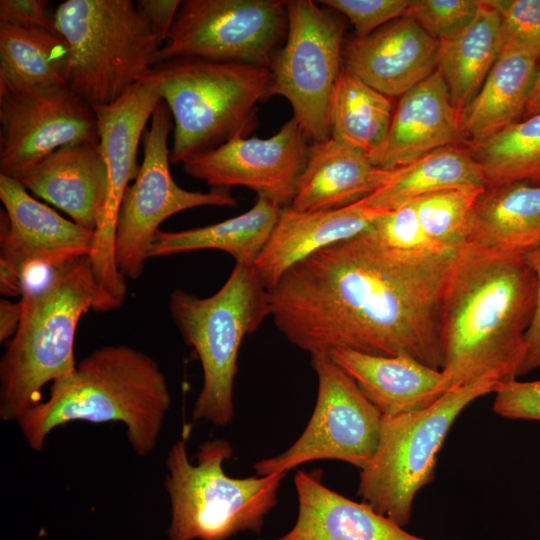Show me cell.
<instances>
[{
    "label": "cell",
    "mask_w": 540,
    "mask_h": 540,
    "mask_svg": "<svg viewBox=\"0 0 540 540\" xmlns=\"http://www.w3.org/2000/svg\"><path fill=\"white\" fill-rule=\"evenodd\" d=\"M456 251L396 250L364 232L289 268L268 290L270 317L310 355L349 349L441 370V309Z\"/></svg>",
    "instance_id": "1"
},
{
    "label": "cell",
    "mask_w": 540,
    "mask_h": 540,
    "mask_svg": "<svg viewBox=\"0 0 540 540\" xmlns=\"http://www.w3.org/2000/svg\"><path fill=\"white\" fill-rule=\"evenodd\" d=\"M536 290L524 255L471 244L457 249L441 309L444 392L518 377Z\"/></svg>",
    "instance_id": "2"
},
{
    "label": "cell",
    "mask_w": 540,
    "mask_h": 540,
    "mask_svg": "<svg viewBox=\"0 0 540 540\" xmlns=\"http://www.w3.org/2000/svg\"><path fill=\"white\" fill-rule=\"evenodd\" d=\"M171 396L166 377L146 353L125 345L98 348L69 376L52 382L44 402L17 420L29 447L41 451L58 426L83 420L121 422L138 456L157 446Z\"/></svg>",
    "instance_id": "3"
},
{
    "label": "cell",
    "mask_w": 540,
    "mask_h": 540,
    "mask_svg": "<svg viewBox=\"0 0 540 540\" xmlns=\"http://www.w3.org/2000/svg\"><path fill=\"white\" fill-rule=\"evenodd\" d=\"M22 316L0 361V418L17 421L40 402L44 385L76 370L74 341L88 310L118 302L98 281L89 256L55 269L39 285L23 287Z\"/></svg>",
    "instance_id": "4"
},
{
    "label": "cell",
    "mask_w": 540,
    "mask_h": 540,
    "mask_svg": "<svg viewBox=\"0 0 540 540\" xmlns=\"http://www.w3.org/2000/svg\"><path fill=\"white\" fill-rule=\"evenodd\" d=\"M143 78L170 110L175 165L247 137L258 124V104L272 96L270 68L243 62L176 58L156 63Z\"/></svg>",
    "instance_id": "5"
},
{
    "label": "cell",
    "mask_w": 540,
    "mask_h": 540,
    "mask_svg": "<svg viewBox=\"0 0 540 540\" xmlns=\"http://www.w3.org/2000/svg\"><path fill=\"white\" fill-rule=\"evenodd\" d=\"M169 311L202 366L203 385L192 417L216 426L231 423L239 349L245 336L270 316L268 289L253 265L236 263L223 286L209 297L182 289L171 292Z\"/></svg>",
    "instance_id": "6"
},
{
    "label": "cell",
    "mask_w": 540,
    "mask_h": 540,
    "mask_svg": "<svg viewBox=\"0 0 540 540\" xmlns=\"http://www.w3.org/2000/svg\"><path fill=\"white\" fill-rule=\"evenodd\" d=\"M232 454L230 443L219 438L200 445L195 463L189 460L186 436L171 446L164 480L171 506L170 540H227L262 530L286 474L232 478L223 469Z\"/></svg>",
    "instance_id": "7"
},
{
    "label": "cell",
    "mask_w": 540,
    "mask_h": 540,
    "mask_svg": "<svg viewBox=\"0 0 540 540\" xmlns=\"http://www.w3.org/2000/svg\"><path fill=\"white\" fill-rule=\"evenodd\" d=\"M54 17L67 86L92 107L118 100L157 63L163 42L131 0H66Z\"/></svg>",
    "instance_id": "8"
},
{
    "label": "cell",
    "mask_w": 540,
    "mask_h": 540,
    "mask_svg": "<svg viewBox=\"0 0 540 540\" xmlns=\"http://www.w3.org/2000/svg\"><path fill=\"white\" fill-rule=\"evenodd\" d=\"M501 383L477 380L445 392L426 409L383 417L376 452L360 470L362 502L401 527L410 521L417 493L434 478L437 454L455 420Z\"/></svg>",
    "instance_id": "9"
},
{
    "label": "cell",
    "mask_w": 540,
    "mask_h": 540,
    "mask_svg": "<svg viewBox=\"0 0 540 540\" xmlns=\"http://www.w3.org/2000/svg\"><path fill=\"white\" fill-rule=\"evenodd\" d=\"M287 32L269 66L271 95L288 100L310 142L330 138L329 105L342 70L344 22L311 0L286 1Z\"/></svg>",
    "instance_id": "10"
},
{
    "label": "cell",
    "mask_w": 540,
    "mask_h": 540,
    "mask_svg": "<svg viewBox=\"0 0 540 540\" xmlns=\"http://www.w3.org/2000/svg\"><path fill=\"white\" fill-rule=\"evenodd\" d=\"M173 120L167 105L156 107L145 136L144 156L136 179L123 195L116 223L114 258L119 272L138 279L159 226L182 211L203 207H235L229 189L188 191L175 182L170 171L168 137Z\"/></svg>",
    "instance_id": "11"
},
{
    "label": "cell",
    "mask_w": 540,
    "mask_h": 540,
    "mask_svg": "<svg viewBox=\"0 0 540 540\" xmlns=\"http://www.w3.org/2000/svg\"><path fill=\"white\" fill-rule=\"evenodd\" d=\"M318 378L312 416L301 436L283 453L258 461L257 476L287 473L314 460L332 459L362 470L373 458L383 416L327 352L311 354Z\"/></svg>",
    "instance_id": "12"
},
{
    "label": "cell",
    "mask_w": 540,
    "mask_h": 540,
    "mask_svg": "<svg viewBox=\"0 0 540 540\" xmlns=\"http://www.w3.org/2000/svg\"><path fill=\"white\" fill-rule=\"evenodd\" d=\"M286 32V1L185 0L157 63L200 58L269 67Z\"/></svg>",
    "instance_id": "13"
},
{
    "label": "cell",
    "mask_w": 540,
    "mask_h": 540,
    "mask_svg": "<svg viewBox=\"0 0 540 540\" xmlns=\"http://www.w3.org/2000/svg\"><path fill=\"white\" fill-rule=\"evenodd\" d=\"M95 141L94 108L68 86L0 88V174L18 179L65 145Z\"/></svg>",
    "instance_id": "14"
},
{
    "label": "cell",
    "mask_w": 540,
    "mask_h": 540,
    "mask_svg": "<svg viewBox=\"0 0 540 540\" xmlns=\"http://www.w3.org/2000/svg\"><path fill=\"white\" fill-rule=\"evenodd\" d=\"M161 101L155 83L142 78L115 102L93 107L108 170V194L89 258L98 281L120 305L126 295V283L114 258L117 217L128 184L136 179L140 169L137 151L141 136Z\"/></svg>",
    "instance_id": "15"
},
{
    "label": "cell",
    "mask_w": 540,
    "mask_h": 540,
    "mask_svg": "<svg viewBox=\"0 0 540 540\" xmlns=\"http://www.w3.org/2000/svg\"><path fill=\"white\" fill-rule=\"evenodd\" d=\"M309 146L291 118L271 137L235 138L186 160L182 167L214 189L243 186L284 208L292 202Z\"/></svg>",
    "instance_id": "16"
},
{
    "label": "cell",
    "mask_w": 540,
    "mask_h": 540,
    "mask_svg": "<svg viewBox=\"0 0 540 540\" xmlns=\"http://www.w3.org/2000/svg\"><path fill=\"white\" fill-rule=\"evenodd\" d=\"M1 257L22 275L28 268L59 269L93 251L95 232L32 197L19 180L0 174Z\"/></svg>",
    "instance_id": "17"
},
{
    "label": "cell",
    "mask_w": 540,
    "mask_h": 540,
    "mask_svg": "<svg viewBox=\"0 0 540 540\" xmlns=\"http://www.w3.org/2000/svg\"><path fill=\"white\" fill-rule=\"evenodd\" d=\"M439 42L404 15L364 37H353L342 52L343 67L377 91L402 96L437 70Z\"/></svg>",
    "instance_id": "18"
},
{
    "label": "cell",
    "mask_w": 540,
    "mask_h": 540,
    "mask_svg": "<svg viewBox=\"0 0 540 540\" xmlns=\"http://www.w3.org/2000/svg\"><path fill=\"white\" fill-rule=\"evenodd\" d=\"M457 142H463L460 111L436 70L401 96L385 143L369 159L377 167L394 170Z\"/></svg>",
    "instance_id": "19"
},
{
    "label": "cell",
    "mask_w": 540,
    "mask_h": 540,
    "mask_svg": "<svg viewBox=\"0 0 540 540\" xmlns=\"http://www.w3.org/2000/svg\"><path fill=\"white\" fill-rule=\"evenodd\" d=\"M17 180L75 223L96 231L108 194V170L99 141L65 145Z\"/></svg>",
    "instance_id": "20"
},
{
    "label": "cell",
    "mask_w": 540,
    "mask_h": 540,
    "mask_svg": "<svg viewBox=\"0 0 540 540\" xmlns=\"http://www.w3.org/2000/svg\"><path fill=\"white\" fill-rule=\"evenodd\" d=\"M383 212L361 200L328 211L301 212L284 207L254 268L269 290L289 268L303 259L366 232Z\"/></svg>",
    "instance_id": "21"
},
{
    "label": "cell",
    "mask_w": 540,
    "mask_h": 540,
    "mask_svg": "<svg viewBox=\"0 0 540 540\" xmlns=\"http://www.w3.org/2000/svg\"><path fill=\"white\" fill-rule=\"evenodd\" d=\"M321 475L320 471L296 473L297 520L276 540H430L407 532L370 505L329 489Z\"/></svg>",
    "instance_id": "22"
},
{
    "label": "cell",
    "mask_w": 540,
    "mask_h": 540,
    "mask_svg": "<svg viewBox=\"0 0 540 540\" xmlns=\"http://www.w3.org/2000/svg\"><path fill=\"white\" fill-rule=\"evenodd\" d=\"M391 170L375 166L360 150L330 137L311 142L291 204L295 211L343 208L374 193Z\"/></svg>",
    "instance_id": "23"
},
{
    "label": "cell",
    "mask_w": 540,
    "mask_h": 540,
    "mask_svg": "<svg viewBox=\"0 0 540 540\" xmlns=\"http://www.w3.org/2000/svg\"><path fill=\"white\" fill-rule=\"evenodd\" d=\"M383 417L417 412L445 392L441 370L406 356H376L349 349L327 352Z\"/></svg>",
    "instance_id": "24"
},
{
    "label": "cell",
    "mask_w": 540,
    "mask_h": 540,
    "mask_svg": "<svg viewBox=\"0 0 540 540\" xmlns=\"http://www.w3.org/2000/svg\"><path fill=\"white\" fill-rule=\"evenodd\" d=\"M538 59L518 50L502 51L484 83L460 111L463 142L479 143L523 119Z\"/></svg>",
    "instance_id": "25"
},
{
    "label": "cell",
    "mask_w": 540,
    "mask_h": 540,
    "mask_svg": "<svg viewBox=\"0 0 540 540\" xmlns=\"http://www.w3.org/2000/svg\"><path fill=\"white\" fill-rule=\"evenodd\" d=\"M467 244L524 255L540 246V185L486 187L479 195Z\"/></svg>",
    "instance_id": "26"
},
{
    "label": "cell",
    "mask_w": 540,
    "mask_h": 540,
    "mask_svg": "<svg viewBox=\"0 0 540 540\" xmlns=\"http://www.w3.org/2000/svg\"><path fill=\"white\" fill-rule=\"evenodd\" d=\"M282 207L258 196L248 211L204 227L182 231L159 230L148 257H163L203 249L230 254L238 264L253 265L267 243Z\"/></svg>",
    "instance_id": "27"
},
{
    "label": "cell",
    "mask_w": 540,
    "mask_h": 540,
    "mask_svg": "<svg viewBox=\"0 0 540 540\" xmlns=\"http://www.w3.org/2000/svg\"><path fill=\"white\" fill-rule=\"evenodd\" d=\"M459 188L484 189L486 181L470 149L451 145L391 170L386 183L361 201L390 211L418 197Z\"/></svg>",
    "instance_id": "28"
},
{
    "label": "cell",
    "mask_w": 540,
    "mask_h": 540,
    "mask_svg": "<svg viewBox=\"0 0 540 540\" xmlns=\"http://www.w3.org/2000/svg\"><path fill=\"white\" fill-rule=\"evenodd\" d=\"M499 55L500 17L480 0L472 22L454 37L439 42L437 70L458 111L478 93Z\"/></svg>",
    "instance_id": "29"
},
{
    "label": "cell",
    "mask_w": 540,
    "mask_h": 540,
    "mask_svg": "<svg viewBox=\"0 0 540 540\" xmlns=\"http://www.w3.org/2000/svg\"><path fill=\"white\" fill-rule=\"evenodd\" d=\"M68 48L45 29L0 23V88L67 86Z\"/></svg>",
    "instance_id": "30"
},
{
    "label": "cell",
    "mask_w": 540,
    "mask_h": 540,
    "mask_svg": "<svg viewBox=\"0 0 540 540\" xmlns=\"http://www.w3.org/2000/svg\"><path fill=\"white\" fill-rule=\"evenodd\" d=\"M390 98L342 67L330 99V137L371 157L389 133L394 113Z\"/></svg>",
    "instance_id": "31"
},
{
    "label": "cell",
    "mask_w": 540,
    "mask_h": 540,
    "mask_svg": "<svg viewBox=\"0 0 540 540\" xmlns=\"http://www.w3.org/2000/svg\"><path fill=\"white\" fill-rule=\"evenodd\" d=\"M466 147L480 165L486 187L540 185V112Z\"/></svg>",
    "instance_id": "32"
},
{
    "label": "cell",
    "mask_w": 540,
    "mask_h": 540,
    "mask_svg": "<svg viewBox=\"0 0 540 540\" xmlns=\"http://www.w3.org/2000/svg\"><path fill=\"white\" fill-rule=\"evenodd\" d=\"M484 190L449 189L411 202L427 236L443 249L457 250L468 243L476 201Z\"/></svg>",
    "instance_id": "33"
},
{
    "label": "cell",
    "mask_w": 540,
    "mask_h": 540,
    "mask_svg": "<svg viewBox=\"0 0 540 540\" xmlns=\"http://www.w3.org/2000/svg\"><path fill=\"white\" fill-rule=\"evenodd\" d=\"M500 17V53L518 50L540 59V0H485Z\"/></svg>",
    "instance_id": "34"
},
{
    "label": "cell",
    "mask_w": 540,
    "mask_h": 540,
    "mask_svg": "<svg viewBox=\"0 0 540 540\" xmlns=\"http://www.w3.org/2000/svg\"><path fill=\"white\" fill-rule=\"evenodd\" d=\"M478 10V0H411L405 15L441 42L467 27Z\"/></svg>",
    "instance_id": "35"
},
{
    "label": "cell",
    "mask_w": 540,
    "mask_h": 540,
    "mask_svg": "<svg viewBox=\"0 0 540 540\" xmlns=\"http://www.w3.org/2000/svg\"><path fill=\"white\" fill-rule=\"evenodd\" d=\"M366 233L396 250L412 252L445 250L427 236L411 201L383 212Z\"/></svg>",
    "instance_id": "36"
},
{
    "label": "cell",
    "mask_w": 540,
    "mask_h": 540,
    "mask_svg": "<svg viewBox=\"0 0 540 540\" xmlns=\"http://www.w3.org/2000/svg\"><path fill=\"white\" fill-rule=\"evenodd\" d=\"M318 3L343 14L353 25L356 36L364 37L404 16L410 0H324Z\"/></svg>",
    "instance_id": "37"
},
{
    "label": "cell",
    "mask_w": 540,
    "mask_h": 540,
    "mask_svg": "<svg viewBox=\"0 0 540 540\" xmlns=\"http://www.w3.org/2000/svg\"><path fill=\"white\" fill-rule=\"evenodd\" d=\"M493 411L507 419L540 421V379L501 383L495 391Z\"/></svg>",
    "instance_id": "38"
},
{
    "label": "cell",
    "mask_w": 540,
    "mask_h": 540,
    "mask_svg": "<svg viewBox=\"0 0 540 540\" xmlns=\"http://www.w3.org/2000/svg\"><path fill=\"white\" fill-rule=\"evenodd\" d=\"M46 0H1L0 23L36 27L58 33Z\"/></svg>",
    "instance_id": "39"
},
{
    "label": "cell",
    "mask_w": 540,
    "mask_h": 540,
    "mask_svg": "<svg viewBox=\"0 0 540 540\" xmlns=\"http://www.w3.org/2000/svg\"><path fill=\"white\" fill-rule=\"evenodd\" d=\"M524 256L536 275L537 290L532 318L525 333V351L518 377L540 368V246Z\"/></svg>",
    "instance_id": "40"
},
{
    "label": "cell",
    "mask_w": 540,
    "mask_h": 540,
    "mask_svg": "<svg viewBox=\"0 0 540 540\" xmlns=\"http://www.w3.org/2000/svg\"><path fill=\"white\" fill-rule=\"evenodd\" d=\"M182 1L138 0L136 7L163 42L166 41Z\"/></svg>",
    "instance_id": "41"
},
{
    "label": "cell",
    "mask_w": 540,
    "mask_h": 540,
    "mask_svg": "<svg viewBox=\"0 0 540 540\" xmlns=\"http://www.w3.org/2000/svg\"><path fill=\"white\" fill-rule=\"evenodd\" d=\"M22 316V304L7 299L0 301V341H6L16 333Z\"/></svg>",
    "instance_id": "42"
},
{
    "label": "cell",
    "mask_w": 540,
    "mask_h": 540,
    "mask_svg": "<svg viewBox=\"0 0 540 540\" xmlns=\"http://www.w3.org/2000/svg\"><path fill=\"white\" fill-rule=\"evenodd\" d=\"M0 292L8 296H21L22 281L19 271L5 259L0 258Z\"/></svg>",
    "instance_id": "43"
},
{
    "label": "cell",
    "mask_w": 540,
    "mask_h": 540,
    "mask_svg": "<svg viewBox=\"0 0 540 540\" xmlns=\"http://www.w3.org/2000/svg\"><path fill=\"white\" fill-rule=\"evenodd\" d=\"M540 112V64L537 66L532 90L528 99L523 119Z\"/></svg>",
    "instance_id": "44"
}]
</instances>
